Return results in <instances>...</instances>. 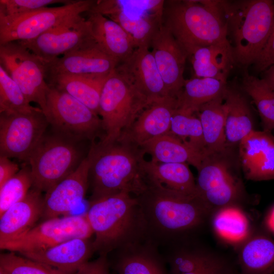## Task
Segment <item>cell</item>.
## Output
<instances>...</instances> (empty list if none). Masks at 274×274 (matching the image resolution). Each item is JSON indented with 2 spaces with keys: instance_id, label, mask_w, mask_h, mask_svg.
Listing matches in <instances>:
<instances>
[{
  "instance_id": "obj_26",
  "label": "cell",
  "mask_w": 274,
  "mask_h": 274,
  "mask_svg": "<svg viewBox=\"0 0 274 274\" xmlns=\"http://www.w3.org/2000/svg\"><path fill=\"white\" fill-rule=\"evenodd\" d=\"M237 249L240 274H269L274 270V240L268 234L253 232Z\"/></svg>"
},
{
  "instance_id": "obj_31",
  "label": "cell",
  "mask_w": 274,
  "mask_h": 274,
  "mask_svg": "<svg viewBox=\"0 0 274 274\" xmlns=\"http://www.w3.org/2000/svg\"><path fill=\"white\" fill-rule=\"evenodd\" d=\"M108 76L56 74L49 76V84L66 92L98 115L100 94Z\"/></svg>"
},
{
  "instance_id": "obj_3",
  "label": "cell",
  "mask_w": 274,
  "mask_h": 274,
  "mask_svg": "<svg viewBox=\"0 0 274 274\" xmlns=\"http://www.w3.org/2000/svg\"><path fill=\"white\" fill-rule=\"evenodd\" d=\"M162 24L187 56L198 47L215 45L231 49L220 1H164Z\"/></svg>"
},
{
  "instance_id": "obj_20",
  "label": "cell",
  "mask_w": 274,
  "mask_h": 274,
  "mask_svg": "<svg viewBox=\"0 0 274 274\" xmlns=\"http://www.w3.org/2000/svg\"><path fill=\"white\" fill-rule=\"evenodd\" d=\"M118 62L105 53L96 43L62 55L46 64L47 75L107 76Z\"/></svg>"
},
{
  "instance_id": "obj_22",
  "label": "cell",
  "mask_w": 274,
  "mask_h": 274,
  "mask_svg": "<svg viewBox=\"0 0 274 274\" xmlns=\"http://www.w3.org/2000/svg\"><path fill=\"white\" fill-rule=\"evenodd\" d=\"M31 188L26 196L0 215V244L14 239L42 218L44 196Z\"/></svg>"
},
{
  "instance_id": "obj_47",
  "label": "cell",
  "mask_w": 274,
  "mask_h": 274,
  "mask_svg": "<svg viewBox=\"0 0 274 274\" xmlns=\"http://www.w3.org/2000/svg\"><path fill=\"white\" fill-rule=\"evenodd\" d=\"M264 224L268 231L274 234V206L266 215L264 219Z\"/></svg>"
},
{
  "instance_id": "obj_23",
  "label": "cell",
  "mask_w": 274,
  "mask_h": 274,
  "mask_svg": "<svg viewBox=\"0 0 274 274\" xmlns=\"http://www.w3.org/2000/svg\"><path fill=\"white\" fill-rule=\"evenodd\" d=\"M94 252L93 241H91L90 238L79 237L66 241L43 251L21 255L75 274L82 265L89 261Z\"/></svg>"
},
{
  "instance_id": "obj_43",
  "label": "cell",
  "mask_w": 274,
  "mask_h": 274,
  "mask_svg": "<svg viewBox=\"0 0 274 274\" xmlns=\"http://www.w3.org/2000/svg\"><path fill=\"white\" fill-rule=\"evenodd\" d=\"M230 270L222 259L212 254L202 264L182 274H226Z\"/></svg>"
},
{
  "instance_id": "obj_34",
  "label": "cell",
  "mask_w": 274,
  "mask_h": 274,
  "mask_svg": "<svg viewBox=\"0 0 274 274\" xmlns=\"http://www.w3.org/2000/svg\"><path fill=\"white\" fill-rule=\"evenodd\" d=\"M163 0L95 1L90 11L109 17L121 14L129 19L162 17Z\"/></svg>"
},
{
  "instance_id": "obj_17",
  "label": "cell",
  "mask_w": 274,
  "mask_h": 274,
  "mask_svg": "<svg viewBox=\"0 0 274 274\" xmlns=\"http://www.w3.org/2000/svg\"><path fill=\"white\" fill-rule=\"evenodd\" d=\"M89 168L87 156L73 173L45 192L43 220L68 214L83 200L89 188Z\"/></svg>"
},
{
  "instance_id": "obj_38",
  "label": "cell",
  "mask_w": 274,
  "mask_h": 274,
  "mask_svg": "<svg viewBox=\"0 0 274 274\" xmlns=\"http://www.w3.org/2000/svg\"><path fill=\"white\" fill-rule=\"evenodd\" d=\"M119 24L133 42L135 48L150 47L155 34L162 24V17L129 19L121 14L108 17Z\"/></svg>"
},
{
  "instance_id": "obj_41",
  "label": "cell",
  "mask_w": 274,
  "mask_h": 274,
  "mask_svg": "<svg viewBox=\"0 0 274 274\" xmlns=\"http://www.w3.org/2000/svg\"><path fill=\"white\" fill-rule=\"evenodd\" d=\"M212 254L200 249H180L173 253L169 259L170 273L187 272L202 264Z\"/></svg>"
},
{
  "instance_id": "obj_9",
  "label": "cell",
  "mask_w": 274,
  "mask_h": 274,
  "mask_svg": "<svg viewBox=\"0 0 274 274\" xmlns=\"http://www.w3.org/2000/svg\"><path fill=\"white\" fill-rule=\"evenodd\" d=\"M44 114L52 129L81 141L92 143L102 131L97 114L50 84Z\"/></svg>"
},
{
  "instance_id": "obj_1",
  "label": "cell",
  "mask_w": 274,
  "mask_h": 274,
  "mask_svg": "<svg viewBox=\"0 0 274 274\" xmlns=\"http://www.w3.org/2000/svg\"><path fill=\"white\" fill-rule=\"evenodd\" d=\"M145 154L140 147L121 140L107 145L91 143L87 154L89 202L122 192L142 194L148 187L143 167Z\"/></svg>"
},
{
  "instance_id": "obj_46",
  "label": "cell",
  "mask_w": 274,
  "mask_h": 274,
  "mask_svg": "<svg viewBox=\"0 0 274 274\" xmlns=\"http://www.w3.org/2000/svg\"><path fill=\"white\" fill-rule=\"evenodd\" d=\"M19 165L9 158L0 156V187L15 176L19 171Z\"/></svg>"
},
{
  "instance_id": "obj_30",
  "label": "cell",
  "mask_w": 274,
  "mask_h": 274,
  "mask_svg": "<svg viewBox=\"0 0 274 274\" xmlns=\"http://www.w3.org/2000/svg\"><path fill=\"white\" fill-rule=\"evenodd\" d=\"M223 94L201 106L195 114L201 124L206 154L222 151L228 148Z\"/></svg>"
},
{
  "instance_id": "obj_11",
  "label": "cell",
  "mask_w": 274,
  "mask_h": 274,
  "mask_svg": "<svg viewBox=\"0 0 274 274\" xmlns=\"http://www.w3.org/2000/svg\"><path fill=\"white\" fill-rule=\"evenodd\" d=\"M0 65L19 86L30 102L46 110L49 84L46 81V63L21 43L0 45Z\"/></svg>"
},
{
  "instance_id": "obj_29",
  "label": "cell",
  "mask_w": 274,
  "mask_h": 274,
  "mask_svg": "<svg viewBox=\"0 0 274 274\" xmlns=\"http://www.w3.org/2000/svg\"><path fill=\"white\" fill-rule=\"evenodd\" d=\"M227 82L211 78L185 80L179 94L177 112L194 115L204 104L223 94Z\"/></svg>"
},
{
  "instance_id": "obj_13",
  "label": "cell",
  "mask_w": 274,
  "mask_h": 274,
  "mask_svg": "<svg viewBox=\"0 0 274 274\" xmlns=\"http://www.w3.org/2000/svg\"><path fill=\"white\" fill-rule=\"evenodd\" d=\"M49 123L42 111L27 114L0 113V156L27 163Z\"/></svg>"
},
{
  "instance_id": "obj_49",
  "label": "cell",
  "mask_w": 274,
  "mask_h": 274,
  "mask_svg": "<svg viewBox=\"0 0 274 274\" xmlns=\"http://www.w3.org/2000/svg\"><path fill=\"white\" fill-rule=\"evenodd\" d=\"M0 274H7L3 269L0 267Z\"/></svg>"
},
{
  "instance_id": "obj_6",
  "label": "cell",
  "mask_w": 274,
  "mask_h": 274,
  "mask_svg": "<svg viewBox=\"0 0 274 274\" xmlns=\"http://www.w3.org/2000/svg\"><path fill=\"white\" fill-rule=\"evenodd\" d=\"M237 148L206 154L196 169L197 194L212 213L224 208H242L247 198Z\"/></svg>"
},
{
  "instance_id": "obj_48",
  "label": "cell",
  "mask_w": 274,
  "mask_h": 274,
  "mask_svg": "<svg viewBox=\"0 0 274 274\" xmlns=\"http://www.w3.org/2000/svg\"><path fill=\"white\" fill-rule=\"evenodd\" d=\"M261 74V78L264 79L274 89V65L269 67Z\"/></svg>"
},
{
  "instance_id": "obj_15",
  "label": "cell",
  "mask_w": 274,
  "mask_h": 274,
  "mask_svg": "<svg viewBox=\"0 0 274 274\" xmlns=\"http://www.w3.org/2000/svg\"><path fill=\"white\" fill-rule=\"evenodd\" d=\"M150 47L168 95L177 98L185 81L184 72L187 59L185 52L162 24Z\"/></svg>"
},
{
  "instance_id": "obj_19",
  "label": "cell",
  "mask_w": 274,
  "mask_h": 274,
  "mask_svg": "<svg viewBox=\"0 0 274 274\" xmlns=\"http://www.w3.org/2000/svg\"><path fill=\"white\" fill-rule=\"evenodd\" d=\"M241 169L246 179L261 181L274 180V135L255 130L237 147Z\"/></svg>"
},
{
  "instance_id": "obj_21",
  "label": "cell",
  "mask_w": 274,
  "mask_h": 274,
  "mask_svg": "<svg viewBox=\"0 0 274 274\" xmlns=\"http://www.w3.org/2000/svg\"><path fill=\"white\" fill-rule=\"evenodd\" d=\"M223 96L227 146L237 148L242 140L255 130L250 98L236 80L227 82Z\"/></svg>"
},
{
  "instance_id": "obj_39",
  "label": "cell",
  "mask_w": 274,
  "mask_h": 274,
  "mask_svg": "<svg viewBox=\"0 0 274 274\" xmlns=\"http://www.w3.org/2000/svg\"><path fill=\"white\" fill-rule=\"evenodd\" d=\"M32 187L30 167L24 166L0 187V215L23 199Z\"/></svg>"
},
{
  "instance_id": "obj_14",
  "label": "cell",
  "mask_w": 274,
  "mask_h": 274,
  "mask_svg": "<svg viewBox=\"0 0 274 274\" xmlns=\"http://www.w3.org/2000/svg\"><path fill=\"white\" fill-rule=\"evenodd\" d=\"M20 42L46 64L60 55L96 43L88 21L82 15L33 40Z\"/></svg>"
},
{
  "instance_id": "obj_7",
  "label": "cell",
  "mask_w": 274,
  "mask_h": 274,
  "mask_svg": "<svg viewBox=\"0 0 274 274\" xmlns=\"http://www.w3.org/2000/svg\"><path fill=\"white\" fill-rule=\"evenodd\" d=\"M83 142L52 128L46 130L27 161L32 188L46 192L73 173L87 156Z\"/></svg>"
},
{
  "instance_id": "obj_8",
  "label": "cell",
  "mask_w": 274,
  "mask_h": 274,
  "mask_svg": "<svg viewBox=\"0 0 274 274\" xmlns=\"http://www.w3.org/2000/svg\"><path fill=\"white\" fill-rule=\"evenodd\" d=\"M149 104L147 98L115 68L100 94L98 115L104 134L99 142L104 145L116 142Z\"/></svg>"
},
{
  "instance_id": "obj_42",
  "label": "cell",
  "mask_w": 274,
  "mask_h": 274,
  "mask_svg": "<svg viewBox=\"0 0 274 274\" xmlns=\"http://www.w3.org/2000/svg\"><path fill=\"white\" fill-rule=\"evenodd\" d=\"M72 0H0V17L16 18L54 4L63 5Z\"/></svg>"
},
{
  "instance_id": "obj_36",
  "label": "cell",
  "mask_w": 274,
  "mask_h": 274,
  "mask_svg": "<svg viewBox=\"0 0 274 274\" xmlns=\"http://www.w3.org/2000/svg\"><path fill=\"white\" fill-rule=\"evenodd\" d=\"M169 133L203 157L206 154L201 124L195 114L187 115L176 111L172 119Z\"/></svg>"
},
{
  "instance_id": "obj_5",
  "label": "cell",
  "mask_w": 274,
  "mask_h": 274,
  "mask_svg": "<svg viewBox=\"0 0 274 274\" xmlns=\"http://www.w3.org/2000/svg\"><path fill=\"white\" fill-rule=\"evenodd\" d=\"M136 196L149 232L160 237H174L201 227L212 214L198 195H187L148 184Z\"/></svg>"
},
{
  "instance_id": "obj_45",
  "label": "cell",
  "mask_w": 274,
  "mask_h": 274,
  "mask_svg": "<svg viewBox=\"0 0 274 274\" xmlns=\"http://www.w3.org/2000/svg\"><path fill=\"white\" fill-rule=\"evenodd\" d=\"M109 268L107 255H100L96 259L84 263L75 274H111Z\"/></svg>"
},
{
  "instance_id": "obj_28",
  "label": "cell",
  "mask_w": 274,
  "mask_h": 274,
  "mask_svg": "<svg viewBox=\"0 0 274 274\" xmlns=\"http://www.w3.org/2000/svg\"><path fill=\"white\" fill-rule=\"evenodd\" d=\"M148 246L136 244L120 249L113 267L117 274H168L162 260Z\"/></svg>"
},
{
  "instance_id": "obj_4",
  "label": "cell",
  "mask_w": 274,
  "mask_h": 274,
  "mask_svg": "<svg viewBox=\"0 0 274 274\" xmlns=\"http://www.w3.org/2000/svg\"><path fill=\"white\" fill-rule=\"evenodd\" d=\"M235 65L243 70L255 62L274 28V1H220Z\"/></svg>"
},
{
  "instance_id": "obj_12",
  "label": "cell",
  "mask_w": 274,
  "mask_h": 274,
  "mask_svg": "<svg viewBox=\"0 0 274 274\" xmlns=\"http://www.w3.org/2000/svg\"><path fill=\"white\" fill-rule=\"evenodd\" d=\"M93 235L85 214L63 216L43 220L18 237L0 244V248L21 255L43 251L75 238H90Z\"/></svg>"
},
{
  "instance_id": "obj_44",
  "label": "cell",
  "mask_w": 274,
  "mask_h": 274,
  "mask_svg": "<svg viewBox=\"0 0 274 274\" xmlns=\"http://www.w3.org/2000/svg\"><path fill=\"white\" fill-rule=\"evenodd\" d=\"M274 65V28L264 49L252 65L254 71L262 73Z\"/></svg>"
},
{
  "instance_id": "obj_51",
  "label": "cell",
  "mask_w": 274,
  "mask_h": 274,
  "mask_svg": "<svg viewBox=\"0 0 274 274\" xmlns=\"http://www.w3.org/2000/svg\"><path fill=\"white\" fill-rule=\"evenodd\" d=\"M269 274H274V270H273L271 272H270Z\"/></svg>"
},
{
  "instance_id": "obj_40",
  "label": "cell",
  "mask_w": 274,
  "mask_h": 274,
  "mask_svg": "<svg viewBox=\"0 0 274 274\" xmlns=\"http://www.w3.org/2000/svg\"><path fill=\"white\" fill-rule=\"evenodd\" d=\"M0 267L7 274H72L13 252L1 254Z\"/></svg>"
},
{
  "instance_id": "obj_24",
  "label": "cell",
  "mask_w": 274,
  "mask_h": 274,
  "mask_svg": "<svg viewBox=\"0 0 274 274\" xmlns=\"http://www.w3.org/2000/svg\"><path fill=\"white\" fill-rule=\"evenodd\" d=\"M86 13L92 36L105 53L118 64L132 53L133 42L119 24L97 12L89 10Z\"/></svg>"
},
{
  "instance_id": "obj_32",
  "label": "cell",
  "mask_w": 274,
  "mask_h": 274,
  "mask_svg": "<svg viewBox=\"0 0 274 274\" xmlns=\"http://www.w3.org/2000/svg\"><path fill=\"white\" fill-rule=\"evenodd\" d=\"M213 231L223 242L237 248L252 233L242 208L231 207L213 212L210 217Z\"/></svg>"
},
{
  "instance_id": "obj_35",
  "label": "cell",
  "mask_w": 274,
  "mask_h": 274,
  "mask_svg": "<svg viewBox=\"0 0 274 274\" xmlns=\"http://www.w3.org/2000/svg\"><path fill=\"white\" fill-rule=\"evenodd\" d=\"M244 73L241 85L252 99L261 120L263 130H274V89L263 78L250 75L248 69Z\"/></svg>"
},
{
  "instance_id": "obj_50",
  "label": "cell",
  "mask_w": 274,
  "mask_h": 274,
  "mask_svg": "<svg viewBox=\"0 0 274 274\" xmlns=\"http://www.w3.org/2000/svg\"><path fill=\"white\" fill-rule=\"evenodd\" d=\"M226 274H236L231 270V269Z\"/></svg>"
},
{
  "instance_id": "obj_37",
  "label": "cell",
  "mask_w": 274,
  "mask_h": 274,
  "mask_svg": "<svg viewBox=\"0 0 274 274\" xmlns=\"http://www.w3.org/2000/svg\"><path fill=\"white\" fill-rule=\"evenodd\" d=\"M41 111L30 105L19 86L0 65V113L27 114Z\"/></svg>"
},
{
  "instance_id": "obj_33",
  "label": "cell",
  "mask_w": 274,
  "mask_h": 274,
  "mask_svg": "<svg viewBox=\"0 0 274 274\" xmlns=\"http://www.w3.org/2000/svg\"><path fill=\"white\" fill-rule=\"evenodd\" d=\"M140 148L151 156L153 161L186 163L196 169L203 157L169 133L147 143Z\"/></svg>"
},
{
  "instance_id": "obj_10",
  "label": "cell",
  "mask_w": 274,
  "mask_h": 274,
  "mask_svg": "<svg viewBox=\"0 0 274 274\" xmlns=\"http://www.w3.org/2000/svg\"><path fill=\"white\" fill-rule=\"evenodd\" d=\"M95 2L73 1L61 6L45 7L16 18L0 17V45L33 40L88 12Z\"/></svg>"
},
{
  "instance_id": "obj_2",
  "label": "cell",
  "mask_w": 274,
  "mask_h": 274,
  "mask_svg": "<svg viewBox=\"0 0 274 274\" xmlns=\"http://www.w3.org/2000/svg\"><path fill=\"white\" fill-rule=\"evenodd\" d=\"M85 215L94 235V251L100 255L140 243L147 234L139 200L129 193L122 192L89 202Z\"/></svg>"
},
{
  "instance_id": "obj_16",
  "label": "cell",
  "mask_w": 274,
  "mask_h": 274,
  "mask_svg": "<svg viewBox=\"0 0 274 274\" xmlns=\"http://www.w3.org/2000/svg\"><path fill=\"white\" fill-rule=\"evenodd\" d=\"M115 68L147 98L150 104L170 97L149 47L135 48Z\"/></svg>"
},
{
  "instance_id": "obj_18",
  "label": "cell",
  "mask_w": 274,
  "mask_h": 274,
  "mask_svg": "<svg viewBox=\"0 0 274 274\" xmlns=\"http://www.w3.org/2000/svg\"><path fill=\"white\" fill-rule=\"evenodd\" d=\"M177 109V98L174 97H166L150 104L118 140L140 148L147 143L168 133L172 118Z\"/></svg>"
},
{
  "instance_id": "obj_27",
  "label": "cell",
  "mask_w": 274,
  "mask_h": 274,
  "mask_svg": "<svg viewBox=\"0 0 274 274\" xmlns=\"http://www.w3.org/2000/svg\"><path fill=\"white\" fill-rule=\"evenodd\" d=\"M195 78H215L227 82L234 64L231 49L220 46L197 47L187 55Z\"/></svg>"
},
{
  "instance_id": "obj_25",
  "label": "cell",
  "mask_w": 274,
  "mask_h": 274,
  "mask_svg": "<svg viewBox=\"0 0 274 274\" xmlns=\"http://www.w3.org/2000/svg\"><path fill=\"white\" fill-rule=\"evenodd\" d=\"M186 163H161L144 159L147 184L187 195H197L196 180Z\"/></svg>"
}]
</instances>
